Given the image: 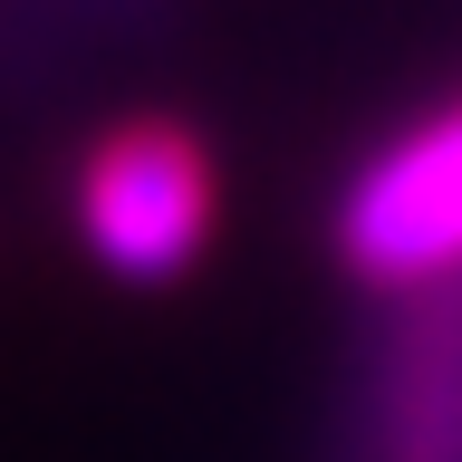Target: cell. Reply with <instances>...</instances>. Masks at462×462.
Masks as SVG:
<instances>
[{
	"instance_id": "6da1fadb",
	"label": "cell",
	"mask_w": 462,
	"mask_h": 462,
	"mask_svg": "<svg viewBox=\"0 0 462 462\" xmlns=\"http://www.w3.org/2000/svg\"><path fill=\"white\" fill-rule=\"evenodd\" d=\"M68 222H78L87 260L106 280H183L202 251H212V222H222V164L193 125L173 116H125L106 135H87L78 183H68Z\"/></svg>"
},
{
	"instance_id": "7a4b0ae2",
	"label": "cell",
	"mask_w": 462,
	"mask_h": 462,
	"mask_svg": "<svg viewBox=\"0 0 462 462\" xmlns=\"http://www.w3.org/2000/svg\"><path fill=\"white\" fill-rule=\"evenodd\" d=\"M328 241L346 280H366L375 299H424L462 280V97L404 116L395 135L356 154L328 212Z\"/></svg>"
},
{
	"instance_id": "3957f363",
	"label": "cell",
	"mask_w": 462,
	"mask_h": 462,
	"mask_svg": "<svg viewBox=\"0 0 462 462\" xmlns=\"http://www.w3.org/2000/svg\"><path fill=\"white\" fill-rule=\"evenodd\" d=\"M366 462H462V280L395 299L375 346Z\"/></svg>"
}]
</instances>
